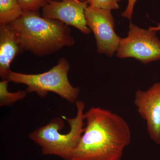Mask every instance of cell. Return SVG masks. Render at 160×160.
<instances>
[{
    "mask_svg": "<svg viewBox=\"0 0 160 160\" xmlns=\"http://www.w3.org/2000/svg\"><path fill=\"white\" fill-rule=\"evenodd\" d=\"M85 119L84 132L69 160H121L132 139L125 120L99 107L85 112Z\"/></svg>",
    "mask_w": 160,
    "mask_h": 160,
    "instance_id": "1",
    "label": "cell"
},
{
    "mask_svg": "<svg viewBox=\"0 0 160 160\" xmlns=\"http://www.w3.org/2000/svg\"><path fill=\"white\" fill-rule=\"evenodd\" d=\"M11 25L19 37L24 51L37 56L53 54L75 43L69 26L41 16L38 12H24Z\"/></svg>",
    "mask_w": 160,
    "mask_h": 160,
    "instance_id": "2",
    "label": "cell"
},
{
    "mask_svg": "<svg viewBox=\"0 0 160 160\" xmlns=\"http://www.w3.org/2000/svg\"><path fill=\"white\" fill-rule=\"evenodd\" d=\"M75 104L76 115L66 118L70 126L68 132L61 133L60 131L64 128L65 123L61 118L57 117L29 135V138L41 147L43 154L56 156L64 160H69L85 128V103L78 100Z\"/></svg>",
    "mask_w": 160,
    "mask_h": 160,
    "instance_id": "3",
    "label": "cell"
},
{
    "mask_svg": "<svg viewBox=\"0 0 160 160\" xmlns=\"http://www.w3.org/2000/svg\"><path fill=\"white\" fill-rule=\"evenodd\" d=\"M70 64L66 58H61L56 65L48 71L38 74H25L11 71L8 81L27 86L28 93L35 92L41 98L53 92L71 103L78 100L80 89L71 85L68 78Z\"/></svg>",
    "mask_w": 160,
    "mask_h": 160,
    "instance_id": "4",
    "label": "cell"
},
{
    "mask_svg": "<svg viewBox=\"0 0 160 160\" xmlns=\"http://www.w3.org/2000/svg\"><path fill=\"white\" fill-rule=\"evenodd\" d=\"M128 35L121 38L116 52L120 58H133L145 64L160 60L157 32L140 28L130 22Z\"/></svg>",
    "mask_w": 160,
    "mask_h": 160,
    "instance_id": "5",
    "label": "cell"
},
{
    "mask_svg": "<svg viewBox=\"0 0 160 160\" xmlns=\"http://www.w3.org/2000/svg\"><path fill=\"white\" fill-rule=\"evenodd\" d=\"M88 27L94 34L98 53L108 57L116 53L121 38L114 30V18L111 10L88 6L85 11Z\"/></svg>",
    "mask_w": 160,
    "mask_h": 160,
    "instance_id": "6",
    "label": "cell"
},
{
    "mask_svg": "<svg viewBox=\"0 0 160 160\" xmlns=\"http://www.w3.org/2000/svg\"><path fill=\"white\" fill-rule=\"evenodd\" d=\"M88 6L87 2L80 0H50L42 9V16L73 26L84 34H89L91 31L85 16Z\"/></svg>",
    "mask_w": 160,
    "mask_h": 160,
    "instance_id": "7",
    "label": "cell"
},
{
    "mask_svg": "<svg viewBox=\"0 0 160 160\" xmlns=\"http://www.w3.org/2000/svg\"><path fill=\"white\" fill-rule=\"evenodd\" d=\"M134 104L140 116L146 121L150 139L160 145V82L145 91L136 92Z\"/></svg>",
    "mask_w": 160,
    "mask_h": 160,
    "instance_id": "8",
    "label": "cell"
},
{
    "mask_svg": "<svg viewBox=\"0 0 160 160\" xmlns=\"http://www.w3.org/2000/svg\"><path fill=\"white\" fill-rule=\"evenodd\" d=\"M24 52L19 37L11 24L0 25V76L2 80H8L11 63Z\"/></svg>",
    "mask_w": 160,
    "mask_h": 160,
    "instance_id": "9",
    "label": "cell"
},
{
    "mask_svg": "<svg viewBox=\"0 0 160 160\" xmlns=\"http://www.w3.org/2000/svg\"><path fill=\"white\" fill-rule=\"evenodd\" d=\"M23 13L18 0H0V25L11 24Z\"/></svg>",
    "mask_w": 160,
    "mask_h": 160,
    "instance_id": "10",
    "label": "cell"
},
{
    "mask_svg": "<svg viewBox=\"0 0 160 160\" xmlns=\"http://www.w3.org/2000/svg\"><path fill=\"white\" fill-rule=\"evenodd\" d=\"M8 80H2L0 82V106H10L22 100L27 95L26 90H20L16 92H10L8 89Z\"/></svg>",
    "mask_w": 160,
    "mask_h": 160,
    "instance_id": "11",
    "label": "cell"
},
{
    "mask_svg": "<svg viewBox=\"0 0 160 160\" xmlns=\"http://www.w3.org/2000/svg\"><path fill=\"white\" fill-rule=\"evenodd\" d=\"M24 12H38L42 9L50 0H18Z\"/></svg>",
    "mask_w": 160,
    "mask_h": 160,
    "instance_id": "12",
    "label": "cell"
},
{
    "mask_svg": "<svg viewBox=\"0 0 160 160\" xmlns=\"http://www.w3.org/2000/svg\"><path fill=\"white\" fill-rule=\"evenodd\" d=\"M88 5L92 8L116 10L119 9L117 2L114 0H86Z\"/></svg>",
    "mask_w": 160,
    "mask_h": 160,
    "instance_id": "13",
    "label": "cell"
},
{
    "mask_svg": "<svg viewBox=\"0 0 160 160\" xmlns=\"http://www.w3.org/2000/svg\"><path fill=\"white\" fill-rule=\"evenodd\" d=\"M138 0H128V4L125 10L122 13V16L131 19L133 14L135 5Z\"/></svg>",
    "mask_w": 160,
    "mask_h": 160,
    "instance_id": "14",
    "label": "cell"
},
{
    "mask_svg": "<svg viewBox=\"0 0 160 160\" xmlns=\"http://www.w3.org/2000/svg\"><path fill=\"white\" fill-rule=\"evenodd\" d=\"M149 29L151 30H154L157 32L160 31V23L157 24L156 26H154V27H149Z\"/></svg>",
    "mask_w": 160,
    "mask_h": 160,
    "instance_id": "15",
    "label": "cell"
},
{
    "mask_svg": "<svg viewBox=\"0 0 160 160\" xmlns=\"http://www.w3.org/2000/svg\"><path fill=\"white\" fill-rule=\"evenodd\" d=\"M114 1H115V2H116L118 3V2H119L120 0H114Z\"/></svg>",
    "mask_w": 160,
    "mask_h": 160,
    "instance_id": "16",
    "label": "cell"
},
{
    "mask_svg": "<svg viewBox=\"0 0 160 160\" xmlns=\"http://www.w3.org/2000/svg\"><path fill=\"white\" fill-rule=\"evenodd\" d=\"M60 1H61V0H60ZM80 1H84V2H86V0H80Z\"/></svg>",
    "mask_w": 160,
    "mask_h": 160,
    "instance_id": "17",
    "label": "cell"
}]
</instances>
